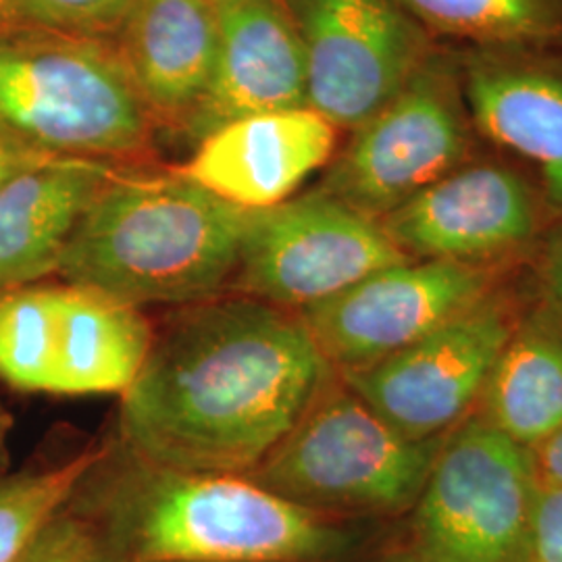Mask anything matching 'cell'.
<instances>
[{"label":"cell","mask_w":562,"mask_h":562,"mask_svg":"<svg viewBox=\"0 0 562 562\" xmlns=\"http://www.w3.org/2000/svg\"><path fill=\"white\" fill-rule=\"evenodd\" d=\"M329 382L301 317L222 294L155 329L121 394V440L127 454L165 469L248 475Z\"/></svg>","instance_id":"6da1fadb"},{"label":"cell","mask_w":562,"mask_h":562,"mask_svg":"<svg viewBox=\"0 0 562 562\" xmlns=\"http://www.w3.org/2000/svg\"><path fill=\"white\" fill-rule=\"evenodd\" d=\"M71 506L117 562H329L348 536L327 515L244 475L165 469L130 454Z\"/></svg>","instance_id":"7a4b0ae2"},{"label":"cell","mask_w":562,"mask_h":562,"mask_svg":"<svg viewBox=\"0 0 562 562\" xmlns=\"http://www.w3.org/2000/svg\"><path fill=\"white\" fill-rule=\"evenodd\" d=\"M252 211L176 176L102 186L65 248L60 278L140 308L222 296Z\"/></svg>","instance_id":"3957f363"},{"label":"cell","mask_w":562,"mask_h":562,"mask_svg":"<svg viewBox=\"0 0 562 562\" xmlns=\"http://www.w3.org/2000/svg\"><path fill=\"white\" fill-rule=\"evenodd\" d=\"M0 132L50 157L102 161L140 150L150 111L115 48L41 30L0 38Z\"/></svg>","instance_id":"277c9868"},{"label":"cell","mask_w":562,"mask_h":562,"mask_svg":"<svg viewBox=\"0 0 562 562\" xmlns=\"http://www.w3.org/2000/svg\"><path fill=\"white\" fill-rule=\"evenodd\" d=\"M436 440H411L346 385L327 383L317 401L248 480L322 515L398 513L417 503Z\"/></svg>","instance_id":"5b68a950"},{"label":"cell","mask_w":562,"mask_h":562,"mask_svg":"<svg viewBox=\"0 0 562 562\" xmlns=\"http://www.w3.org/2000/svg\"><path fill=\"white\" fill-rule=\"evenodd\" d=\"M155 327L140 308L76 283L0 292V380L21 392L123 394Z\"/></svg>","instance_id":"8992f818"},{"label":"cell","mask_w":562,"mask_h":562,"mask_svg":"<svg viewBox=\"0 0 562 562\" xmlns=\"http://www.w3.org/2000/svg\"><path fill=\"white\" fill-rule=\"evenodd\" d=\"M469 121L461 63L429 55L401 92L355 130L319 190L382 222L459 169Z\"/></svg>","instance_id":"52a82bcc"},{"label":"cell","mask_w":562,"mask_h":562,"mask_svg":"<svg viewBox=\"0 0 562 562\" xmlns=\"http://www.w3.org/2000/svg\"><path fill=\"white\" fill-rule=\"evenodd\" d=\"M533 457L494 425L461 427L440 448L415 510L427 562H529Z\"/></svg>","instance_id":"ba28073f"},{"label":"cell","mask_w":562,"mask_h":562,"mask_svg":"<svg viewBox=\"0 0 562 562\" xmlns=\"http://www.w3.org/2000/svg\"><path fill=\"white\" fill-rule=\"evenodd\" d=\"M404 261L411 257L382 223L315 190L250 213L232 285L240 296L301 313Z\"/></svg>","instance_id":"9c48e42d"},{"label":"cell","mask_w":562,"mask_h":562,"mask_svg":"<svg viewBox=\"0 0 562 562\" xmlns=\"http://www.w3.org/2000/svg\"><path fill=\"white\" fill-rule=\"evenodd\" d=\"M301 38L306 104L357 130L427 59L425 27L396 0H283Z\"/></svg>","instance_id":"30bf717a"},{"label":"cell","mask_w":562,"mask_h":562,"mask_svg":"<svg viewBox=\"0 0 562 562\" xmlns=\"http://www.w3.org/2000/svg\"><path fill=\"white\" fill-rule=\"evenodd\" d=\"M487 288L490 276L473 262L404 261L299 317L329 367L350 373L423 340L482 302Z\"/></svg>","instance_id":"8fae6325"},{"label":"cell","mask_w":562,"mask_h":562,"mask_svg":"<svg viewBox=\"0 0 562 562\" xmlns=\"http://www.w3.org/2000/svg\"><path fill=\"white\" fill-rule=\"evenodd\" d=\"M513 334L506 308L483 299L385 361L341 373V382L402 436L434 440L483 394Z\"/></svg>","instance_id":"7c38bea8"},{"label":"cell","mask_w":562,"mask_h":562,"mask_svg":"<svg viewBox=\"0 0 562 562\" xmlns=\"http://www.w3.org/2000/svg\"><path fill=\"white\" fill-rule=\"evenodd\" d=\"M380 223L408 257L475 265L531 240L538 209L519 176L475 165L443 176Z\"/></svg>","instance_id":"4fadbf2b"},{"label":"cell","mask_w":562,"mask_h":562,"mask_svg":"<svg viewBox=\"0 0 562 562\" xmlns=\"http://www.w3.org/2000/svg\"><path fill=\"white\" fill-rule=\"evenodd\" d=\"M217 53L199 106L186 120L201 142L229 121L306 104L301 38L283 0H213Z\"/></svg>","instance_id":"5bb4252c"},{"label":"cell","mask_w":562,"mask_h":562,"mask_svg":"<svg viewBox=\"0 0 562 562\" xmlns=\"http://www.w3.org/2000/svg\"><path fill=\"white\" fill-rule=\"evenodd\" d=\"M338 127L308 106L229 121L199 142L181 178L244 211L290 201L334 157Z\"/></svg>","instance_id":"9a60e30c"},{"label":"cell","mask_w":562,"mask_h":562,"mask_svg":"<svg viewBox=\"0 0 562 562\" xmlns=\"http://www.w3.org/2000/svg\"><path fill=\"white\" fill-rule=\"evenodd\" d=\"M461 71L471 121L538 167L548 201L562 213V65L527 50H480Z\"/></svg>","instance_id":"2e32d148"},{"label":"cell","mask_w":562,"mask_h":562,"mask_svg":"<svg viewBox=\"0 0 562 562\" xmlns=\"http://www.w3.org/2000/svg\"><path fill=\"white\" fill-rule=\"evenodd\" d=\"M115 173L104 161L48 157L0 192V292L59 273L81 215Z\"/></svg>","instance_id":"e0dca14e"},{"label":"cell","mask_w":562,"mask_h":562,"mask_svg":"<svg viewBox=\"0 0 562 562\" xmlns=\"http://www.w3.org/2000/svg\"><path fill=\"white\" fill-rule=\"evenodd\" d=\"M115 32V53L146 109L190 117L215 65L213 0H132Z\"/></svg>","instance_id":"ac0fdd59"},{"label":"cell","mask_w":562,"mask_h":562,"mask_svg":"<svg viewBox=\"0 0 562 562\" xmlns=\"http://www.w3.org/2000/svg\"><path fill=\"white\" fill-rule=\"evenodd\" d=\"M485 422L522 448L562 427V336L527 323L510 336L483 387Z\"/></svg>","instance_id":"d6986e66"},{"label":"cell","mask_w":562,"mask_h":562,"mask_svg":"<svg viewBox=\"0 0 562 562\" xmlns=\"http://www.w3.org/2000/svg\"><path fill=\"white\" fill-rule=\"evenodd\" d=\"M423 27L482 50H527L562 38V0H396Z\"/></svg>","instance_id":"ffe728a7"},{"label":"cell","mask_w":562,"mask_h":562,"mask_svg":"<svg viewBox=\"0 0 562 562\" xmlns=\"http://www.w3.org/2000/svg\"><path fill=\"white\" fill-rule=\"evenodd\" d=\"M102 461L104 452L92 448L53 467L0 475V562L20 561Z\"/></svg>","instance_id":"44dd1931"},{"label":"cell","mask_w":562,"mask_h":562,"mask_svg":"<svg viewBox=\"0 0 562 562\" xmlns=\"http://www.w3.org/2000/svg\"><path fill=\"white\" fill-rule=\"evenodd\" d=\"M18 562H117L81 513L67 504L27 546Z\"/></svg>","instance_id":"7402d4cb"},{"label":"cell","mask_w":562,"mask_h":562,"mask_svg":"<svg viewBox=\"0 0 562 562\" xmlns=\"http://www.w3.org/2000/svg\"><path fill=\"white\" fill-rule=\"evenodd\" d=\"M130 2L132 0H25L42 30L90 38L115 32Z\"/></svg>","instance_id":"603a6c76"},{"label":"cell","mask_w":562,"mask_h":562,"mask_svg":"<svg viewBox=\"0 0 562 562\" xmlns=\"http://www.w3.org/2000/svg\"><path fill=\"white\" fill-rule=\"evenodd\" d=\"M529 562H562V485L538 480Z\"/></svg>","instance_id":"cb8c5ba5"},{"label":"cell","mask_w":562,"mask_h":562,"mask_svg":"<svg viewBox=\"0 0 562 562\" xmlns=\"http://www.w3.org/2000/svg\"><path fill=\"white\" fill-rule=\"evenodd\" d=\"M533 464L540 482L562 485V427L538 446Z\"/></svg>","instance_id":"d4e9b609"},{"label":"cell","mask_w":562,"mask_h":562,"mask_svg":"<svg viewBox=\"0 0 562 562\" xmlns=\"http://www.w3.org/2000/svg\"><path fill=\"white\" fill-rule=\"evenodd\" d=\"M41 30L25 0H0V38Z\"/></svg>","instance_id":"484cf974"},{"label":"cell","mask_w":562,"mask_h":562,"mask_svg":"<svg viewBox=\"0 0 562 562\" xmlns=\"http://www.w3.org/2000/svg\"><path fill=\"white\" fill-rule=\"evenodd\" d=\"M48 157H50V155L32 150V148H27V146H21V148H15V150L2 155V157H0V192H2L4 186L13 180L18 173H21L23 169H27V167H32V165H36V162L44 161V159H48Z\"/></svg>","instance_id":"4316f807"},{"label":"cell","mask_w":562,"mask_h":562,"mask_svg":"<svg viewBox=\"0 0 562 562\" xmlns=\"http://www.w3.org/2000/svg\"><path fill=\"white\" fill-rule=\"evenodd\" d=\"M546 278L552 294L562 306V229L554 236V240L550 241L548 257H546Z\"/></svg>","instance_id":"83f0119b"},{"label":"cell","mask_w":562,"mask_h":562,"mask_svg":"<svg viewBox=\"0 0 562 562\" xmlns=\"http://www.w3.org/2000/svg\"><path fill=\"white\" fill-rule=\"evenodd\" d=\"M21 146H25V144H21V142L15 140V138L7 136L4 132H0V157L7 155V153H11V150H15V148H21Z\"/></svg>","instance_id":"f1b7e54d"},{"label":"cell","mask_w":562,"mask_h":562,"mask_svg":"<svg viewBox=\"0 0 562 562\" xmlns=\"http://www.w3.org/2000/svg\"><path fill=\"white\" fill-rule=\"evenodd\" d=\"M0 425H2V419H0ZM0 436H2V429H0Z\"/></svg>","instance_id":"f546056e"}]
</instances>
